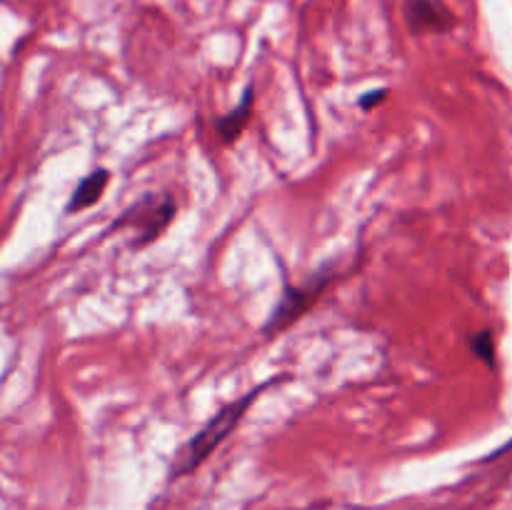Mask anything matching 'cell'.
Here are the masks:
<instances>
[{
	"label": "cell",
	"mask_w": 512,
	"mask_h": 510,
	"mask_svg": "<svg viewBox=\"0 0 512 510\" xmlns=\"http://www.w3.org/2000/svg\"><path fill=\"white\" fill-rule=\"evenodd\" d=\"M265 388H268V383L258 385V388L248 390L243 398L223 405V408H220L218 413H215L213 418H210L208 423H205L203 428H200L198 433H195L193 438H190L188 443L178 450L173 468H170V478H183V475H190L193 470H198L200 465H203L205 460H208L210 455H213L215 450H218L220 445L230 438V435H233V430L238 428L240 420L245 418V413H248L250 405L258 400V395L263 393Z\"/></svg>",
	"instance_id": "cell-1"
},
{
	"label": "cell",
	"mask_w": 512,
	"mask_h": 510,
	"mask_svg": "<svg viewBox=\"0 0 512 510\" xmlns=\"http://www.w3.org/2000/svg\"><path fill=\"white\" fill-rule=\"evenodd\" d=\"M338 275V268L325 265L323 270L313 273L308 280H303V283L288 285V288L283 290V295H280L278 303H275L270 318L265 320L263 335L273 338V335L283 333L290 325L298 323V320L303 318L305 313H310V308L323 298V293L338 280Z\"/></svg>",
	"instance_id": "cell-2"
},
{
	"label": "cell",
	"mask_w": 512,
	"mask_h": 510,
	"mask_svg": "<svg viewBox=\"0 0 512 510\" xmlns=\"http://www.w3.org/2000/svg\"><path fill=\"white\" fill-rule=\"evenodd\" d=\"M175 215H178V203H175L173 195L148 193L135 200L130 208H125L120 218L110 225V230H118V233L120 230H130L135 235L133 248H145L168 230Z\"/></svg>",
	"instance_id": "cell-3"
},
{
	"label": "cell",
	"mask_w": 512,
	"mask_h": 510,
	"mask_svg": "<svg viewBox=\"0 0 512 510\" xmlns=\"http://www.w3.org/2000/svg\"><path fill=\"white\" fill-rule=\"evenodd\" d=\"M405 23L415 35H443L458 25V15L443 0H405Z\"/></svg>",
	"instance_id": "cell-4"
},
{
	"label": "cell",
	"mask_w": 512,
	"mask_h": 510,
	"mask_svg": "<svg viewBox=\"0 0 512 510\" xmlns=\"http://www.w3.org/2000/svg\"><path fill=\"white\" fill-rule=\"evenodd\" d=\"M253 108H255V85L248 83L245 85L240 103L235 105V108H230L228 113L218 120V125H215V128H218L220 143L223 145L238 143L240 135H243L245 128H248L250 118H253Z\"/></svg>",
	"instance_id": "cell-5"
},
{
	"label": "cell",
	"mask_w": 512,
	"mask_h": 510,
	"mask_svg": "<svg viewBox=\"0 0 512 510\" xmlns=\"http://www.w3.org/2000/svg\"><path fill=\"white\" fill-rule=\"evenodd\" d=\"M110 183V170L108 168H95L93 173L85 175L83 180L78 183V188L73 190V195H70V203L68 208H65V213H80V210L90 208V205L98 203L100 198H103L105 188H108Z\"/></svg>",
	"instance_id": "cell-6"
},
{
	"label": "cell",
	"mask_w": 512,
	"mask_h": 510,
	"mask_svg": "<svg viewBox=\"0 0 512 510\" xmlns=\"http://www.w3.org/2000/svg\"><path fill=\"white\" fill-rule=\"evenodd\" d=\"M470 350L478 355L488 368H495V338L490 330H480V333L470 335Z\"/></svg>",
	"instance_id": "cell-7"
},
{
	"label": "cell",
	"mask_w": 512,
	"mask_h": 510,
	"mask_svg": "<svg viewBox=\"0 0 512 510\" xmlns=\"http://www.w3.org/2000/svg\"><path fill=\"white\" fill-rule=\"evenodd\" d=\"M388 93H390L388 88L368 90V93H365L363 98H360V110H365V113H370V110H373L375 105H380V103H385V100H388Z\"/></svg>",
	"instance_id": "cell-8"
}]
</instances>
